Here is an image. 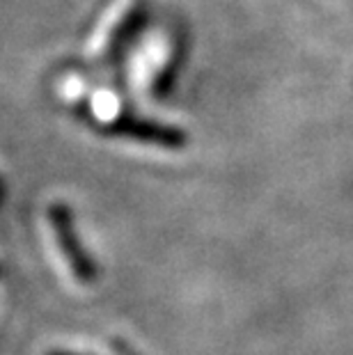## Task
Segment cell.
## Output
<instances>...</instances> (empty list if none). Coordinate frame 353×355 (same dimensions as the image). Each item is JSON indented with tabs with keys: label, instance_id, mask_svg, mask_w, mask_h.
<instances>
[{
	"label": "cell",
	"instance_id": "obj_1",
	"mask_svg": "<svg viewBox=\"0 0 353 355\" xmlns=\"http://www.w3.org/2000/svg\"><path fill=\"white\" fill-rule=\"evenodd\" d=\"M49 223H51V227H53L60 252H62L67 263H69L74 277L80 279L83 284L94 282L96 279V261L87 254L85 245H83V241L78 239L71 209L62 202L51 204L49 207Z\"/></svg>",
	"mask_w": 353,
	"mask_h": 355
},
{
	"label": "cell",
	"instance_id": "obj_2",
	"mask_svg": "<svg viewBox=\"0 0 353 355\" xmlns=\"http://www.w3.org/2000/svg\"><path fill=\"white\" fill-rule=\"evenodd\" d=\"M103 133L115 135V138H126L145 142V145L163 147V149H182L189 145V135L182 128L154 122V119H142V117H117L112 122L101 126Z\"/></svg>",
	"mask_w": 353,
	"mask_h": 355
},
{
	"label": "cell",
	"instance_id": "obj_3",
	"mask_svg": "<svg viewBox=\"0 0 353 355\" xmlns=\"http://www.w3.org/2000/svg\"><path fill=\"white\" fill-rule=\"evenodd\" d=\"M110 351L115 353V355H140L133 346L126 342V339H122V337H112L110 339Z\"/></svg>",
	"mask_w": 353,
	"mask_h": 355
},
{
	"label": "cell",
	"instance_id": "obj_4",
	"mask_svg": "<svg viewBox=\"0 0 353 355\" xmlns=\"http://www.w3.org/2000/svg\"><path fill=\"white\" fill-rule=\"evenodd\" d=\"M46 355H87V353H74V351H62V349H60V351H49Z\"/></svg>",
	"mask_w": 353,
	"mask_h": 355
}]
</instances>
